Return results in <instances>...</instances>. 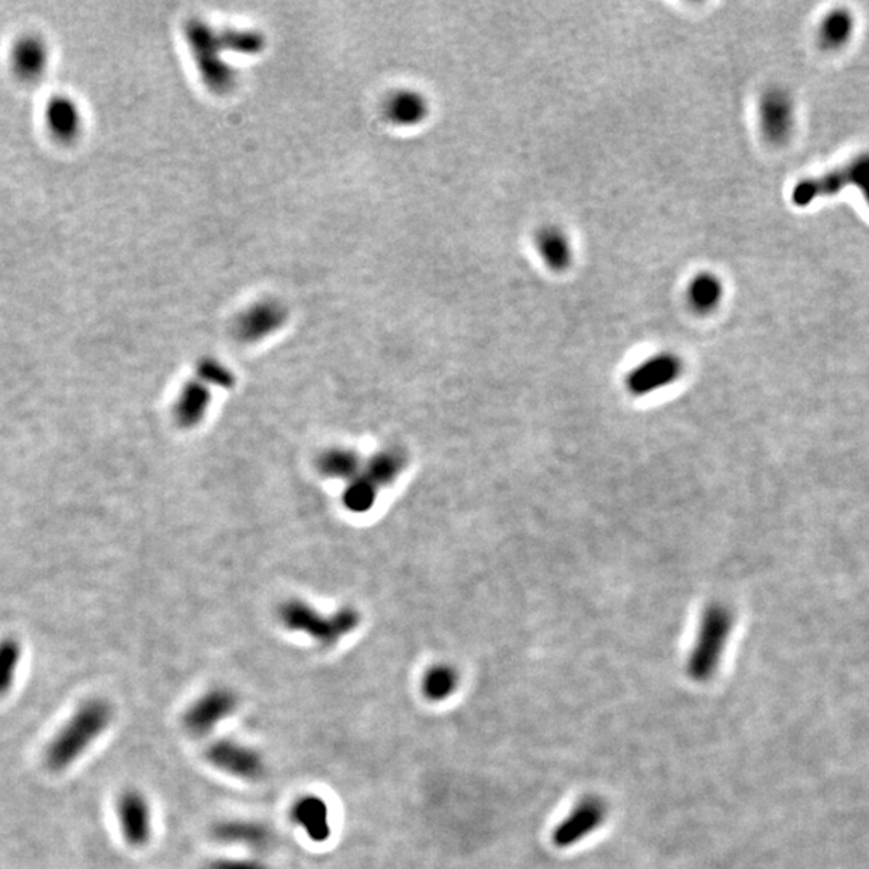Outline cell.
<instances>
[{"mask_svg": "<svg viewBox=\"0 0 869 869\" xmlns=\"http://www.w3.org/2000/svg\"><path fill=\"white\" fill-rule=\"evenodd\" d=\"M112 704L105 699H89L79 705L71 718L55 734L46 749V764L51 770L62 771L71 767L89 747L112 725Z\"/></svg>", "mask_w": 869, "mask_h": 869, "instance_id": "cell-1", "label": "cell"}, {"mask_svg": "<svg viewBox=\"0 0 869 869\" xmlns=\"http://www.w3.org/2000/svg\"><path fill=\"white\" fill-rule=\"evenodd\" d=\"M199 379L208 387H221V389H232L234 387V376L220 363L214 359H205L199 365Z\"/></svg>", "mask_w": 869, "mask_h": 869, "instance_id": "cell-24", "label": "cell"}, {"mask_svg": "<svg viewBox=\"0 0 869 869\" xmlns=\"http://www.w3.org/2000/svg\"><path fill=\"white\" fill-rule=\"evenodd\" d=\"M733 623V612L728 605L713 602L705 608L687 665L689 678L695 683H708L718 670Z\"/></svg>", "mask_w": 869, "mask_h": 869, "instance_id": "cell-2", "label": "cell"}, {"mask_svg": "<svg viewBox=\"0 0 869 869\" xmlns=\"http://www.w3.org/2000/svg\"><path fill=\"white\" fill-rule=\"evenodd\" d=\"M48 52L46 44L36 36H26L15 44L12 52V64L23 78H36L47 67Z\"/></svg>", "mask_w": 869, "mask_h": 869, "instance_id": "cell-19", "label": "cell"}, {"mask_svg": "<svg viewBox=\"0 0 869 869\" xmlns=\"http://www.w3.org/2000/svg\"><path fill=\"white\" fill-rule=\"evenodd\" d=\"M211 406V390L202 380H189L182 387L175 403L176 424L181 428H193L205 419Z\"/></svg>", "mask_w": 869, "mask_h": 869, "instance_id": "cell-13", "label": "cell"}, {"mask_svg": "<svg viewBox=\"0 0 869 869\" xmlns=\"http://www.w3.org/2000/svg\"><path fill=\"white\" fill-rule=\"evenodd\" d=\"M683 369L680 356L670 352L657 353L626 374L625 387L633 397H646L677 382Z\"/></svg>", "mask_w": 869, "mask_h": 869, "instance_id": "cell-7", "label": "cell"}, {"mask_svg": "<svg viewBox=\"0 0 869 869\" xmlns=\"http://www.w3.org/2000/svg\"><path fill=\"white\" fill-rule=\"evenodd\" d=\"M379 490L380 488L365 472H361L355 479L346 481L342 503L353 514H365L376 504Z\"/></svg>", "mask_w": 869, "mask_h": 869, "instance_id": "cell-21", "label": "cell"}, {"mask_svg": "<svg viewBox=\"0 0 869 869\" xmlns=\"http://www.w3.org/2000/svg\"><path fill=\"white\" fill-rule=\"evenodd\" d=\"M460 675L452 664L431 665L421 678V692L425 701L432 704L448 701L458 691Z\"/></svg>", "mask_w": 869, "mask_h": 869, "instance_id": "cell-17", "label": "cell"}, {"mask_svg": "<svg viewBox=\"0 0 869 869\" xmlns=\"http://www.w3.org/2000/svg\"><path fill=\"white\" fill-rule=\"evenodd\" d=\"M316 467L325 479L349 481L363 472L365 460L356 449L335 446L321 453Z\"/></svg>", "mask_w": 869, "mask_h": 869, "instance_id": "cell-15", "label": "cell"}, {"mask_svg": "<svg viewBox=\"0 0 869 869\" xmlns=\"http://www.w3.org/2000/svg\"><path fill=\"white\" fill-rule=\"evenodd\" d=\"M723 296H725L723 280L713 272H699L692 277L687 289L689 308L701 316L713 313L722 303Z\"/></svg>", "mask_w": 869, "mask_h": 869, "instance_id": "cell-16", "label": "cell"}, {"mask_svg": "<svg viewBox=\"0 0 869 869\" xmlns=\"http://www.w3.org/2000/svg\"><path fill=\"white\" fill-rule=\"evenodd\" d=\"M120 829L127 846L142 848L152 839V809L147 795L138 789L121 792L116 803Z\"/></svg>", "mask_w": 869, "mask_h": 869, "instance_id": "cell-8", "label": "cell"}, {"mask_svg": "<svg viewBox=\"0 0 869 869\" xmlns=\"http://www.w3.org/2000/svg\"><path fill=\"white\" fill-rule=\"evenodd\" d=\"M280 623L290 632L303 633L322 647H332L358 628L361 617L353 608H344L332 615L317 612L300 599L283 602L277 612Z\"/></svg>", "mask_w": 869, "mask_h": 869, "instance_id": "cell-3", "label": "cell"}, {"mask_svg": "<svg viewBox=\"0 0 869 869\" xmlns=\"http://www.w3.org/2000/svg\"><path fill=\"white\" fill-rule=\"evenodd\" d=\"M408 466V456L403 449L383 448L374 453L369 459L365 460L363 472L369 477L377 487H389L398 477L403 474Z\"/></svg>", "mask_w": 869, "mask_h": 869, "instance_id": "cell-18", "label": "cell"}, {"mask_svg": "<svg viewBox=\"0 0 869 869\" xmlns=\"http://www.w3.org/2000/svg\"><path fill=\"white\" fill-rule=\"evenodd\" d=\"M608 816V806L599 798H584L573 806L567 818L554 829L553 844L557 848H569L594 833Z\"/></svg>", "mask_w": 869, "mask_h": 869, "instance_id": "cell-9", "label": "cell"}, {"mask_svg": "<svg viewBox=\"0 0 869 869\" xmlns=\"http://www.w3.org/2000/svg\"><path fill=\"white\" fill-rule=\"evenodd\" d=\"M241 699L226 687L208 689L187 708L182 715L183 729L193 737L210 736L221 723L237 712Z\"/></svg>", "mask_w": 869, "mask_h": 869, "instance_id": "cell-5", "label": "cell"}, {"mask_svg": "<svg viewBox=\"0 0 869 869\" xmlns=\"http://www.w3.org/2000/svg\"><path fill=\"white\" fill-rule=\"evenodd\" d=\"M279 324L280 316L276 311H271V313L269 311H258V313L244 317V321L238 324V334L244 341H258V338L265 337L266 334L275 331Z\"/></svg>", "mask_w": 869, "mask_h": 869, "instance_id": "cell-23", "label": "cell"}, {"mask_svg": "<svg viewBox=\"0 0 869 869\" xmlns=\"http://www.w3.org/2000/svg\"><path fill=\"white\" fill-rule=\"evenodd\" d=\"M202 869H272L256 858H214Z\"/></svg>", "mask_w": 869, "mask_h": 869, "instance_id": "cell-25", "label": "cell"}, {"mask_svg": "<svg viewBox=\"0 0 869 869\" xmlns=\"http://www.w3.org/2000/svg\"><path fill=\"white\" fill-rule=\"evenodd\" d=\"M854 33V19L846 10H834L820 24L818 40L826 51H839L846 46Z\"/></svg>", "mask_w": 869, "mask_h": 869, "instance_id": "cell-20", "label": "cell"}, {"mask_svg": "<svg viewBox=\"0 0 869 869\" xmlns=\"http://www.w3.org/2000/svg\"><path fill=\"white\" fill-rule=\"evenodd\" d=\"M290 820L313 843H325L331 837V809L321 795H300L290 806Z\"/></svg>", "mask_w": 869, "mask_h": 869, "instance_id": "cell-11", "label": "cell"}, {"mask_svg": "<svg viewBox=\"0 0 869 869\" xmlns=\"http://www.w3.org/2000/svg\"><path fill=\"white\" fill-rule=\"evenodd\" d=\"M22 660V644L15 638L0 640V698L9 694L15 684L16 671Z\"/></svg>", "mask_w": 869, "mask_h": 869, "instance_id": "cell-22", "label": "cell"}, {"mask_svg": "<svg viewBox=\"0 0 869 869\" xmlns=\"http://www.w3.org/2000/svg\"><path fill=\"white\" fill-rule=\"evenodd\" d=\"M44 118L51 133L62 141L78 136L82 126L81 110L75 100L67 96H55L48 100Z\"/></svg>", "mask_w": 869, "mask_h": 869, "instance_id": "cell-14", "label": "cell"}, {"mask_svg": "<svg viewBox=\"0 0 869 869\" xmlns=\"http://www.w3.org/2000/svg\"><path fill=\"white\" fill-rule=\"evenodd\" d=\"M205 758L221 773L242 781H261L268 773L265 755L250 744L237 739H216L208 744Z\"/></svg>", "mask_w": 869, "mask_h": 869, "instance_id": "cell-4", "label": "cell"}, {"mask_svg": "<svg viewBox=\"0 0 869 869\" xmlns=\"http://www.w3.org/2000/svg\"><path fill=\"white\" fill-rule=\"evenodd\" d=\"M539 258L553 272L569 271L573 263V247L569 234L556 224H545L535 234Z\"/></svg>", "mask_w": 869, "mask_h": 869, "instance_id": "cell-12", "label": "cell"}, {"mask_svg": "<svg viewBox=\"0 0 869 869\" xmlns=\"http://www.w3.org/2000/svg\"><path fill=\"white\" fill-rule=\"evenodd\" d=\"M758 124L768 144L784 145L794 133L795 105L791 93L782 88H770L758 100Z\"/></svg>", "mask_w": 869, "mask_h": 869, "instance_id": "cell-6", "label": "cell"}, {"mask_svg": "<svg viewBox=\"0 0 869 869\" xmlns=\"http://www.w3.org/2000/svg\"><path fill=\"white\" fill-rule=\"evenodd\" d=\"M211 836L224 846H238L259 851L268 850L276 843L275 829L268 823L258 820H223L214 824Z\"/></svg>", "mask_w": 869, "mask_h": 869, "instance_id": "cell-10", "label": "cell"}]
</instances>
